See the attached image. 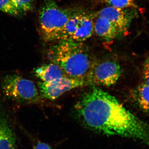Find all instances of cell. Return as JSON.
Masks as SVG:
<instances>
[{
    "label": "cell",
    "instance_id": "obj_1",
    "mask_svg": "<svg viewBox=\"0 0 149 149\" xmlns=\"http://www.w3.org/2000/svg\"><path fill=\"white\" fill-rule=\"evenodd\" d=\"M85 128L107 136L142 141L149 146V125L126 109L115 97L96 86L83 94L74 106Z\"/></svg>",
    "mask_w": 149,
    "mask_h": 149
},
{
    "label": "cell",
    "instance_id": "obj_2",
    "mask_svg": "<svg viewBox=\"0 0 149 149\" xmlns=\"http://www.w3.org/2000/svg\"><path fill=\"white\" fill-rule=\"evenodd\" d=\"M49 56L69 77L85 80L93 63L88 48L82 42L60 40L52 47Z\"/></svg>",
    "mask_w": 149,
    "mask_h": 149
},
{
    "label": "cell",
    "instance_id": "obj_3",
    "mask_svg": "<svg viewBox=\"0 0 149 149\" xmlns=\"http://www.w3.org/2000/svg\"><path fill=\"white\" fill-rule=\"evenodd\" d=\"M60 7L55 0H45L39 12L40 34L46 42L59 41L67 22L74 13Z\"/></svg>",
    "mask_w": 149,
    "mask_h": 149
},
{
    "label": "cell",
    "instance_id": "obj_4",
    "mask_svg": "<svg viewBox=\"0 0 149 149\" xmlns=\"http://www.w3.org/2000/svg\"><path fill=\"white\" fill-rule=\"evenodd\" d=\"M1 88L6 97L14 101L31 104L40 100L39 92L34 83L17 74H7L3 77Z\"/></svg>",
    "mask_w": 149,
    "mask_h": 149
},
{
    "label": "cell",
    "instance_id": "obj_5",
    "mask_svg": "<svg viewBox=\"0 0 149 149\" xmlns=\"http://www.w3.org/2000/svg\"><path fill=\"white\" fill-rule=\"evenodd\" d=\"M120 65L113 60H106L92 65L85 80L87 85L109 87L117 82L121 76Z\"/></svg>",
    "mask_w": 149,
    "mask_h": 149
},
{
    "label": "cell",
    "instance_id": "obj_6",
    "mask_svg": "<svg viewBox=\"0 0 149 149\" xmlns=\"http://www.w3.org/2000/svg\"><path fill=\"white\" fill-rule=\"evenodd\" d=\"M86 85L85 80L65 76L50 82L41 81L38 83V87L42 95L53 100L68 91Z\"/></svg>",
    "mask_w": 149,
    "mask_h": 149
},
{
    "label": "cell",
    "instance_id": "obj_7",
    "mask_svg": "<svg viewBox=\"0 0 149 149\" xmlns=\"http://www.w3.org/2000/svg\"><path fill=\"white\" fill-rule=\"evenodd\" d=\"M136 9L115 8L111 6L99 11L97 16L108 19L117 27L121 36L126 35L133 19L137 15Z\"/></svg>",
    "mask_w": 149,
    "mask_h": 149
},
{
    "label": "cell",
    "instance_id": "obj_8",
    "mask_svg": "<svg viewBox=\"0 0 149 149\" xmlns=\"http://www.w3.org/2000/svg\"><path fill=\"white\" fill-rule=\"evenodd\" d=\"M0 149H17L16 138L5 110L0 104Z\"/></svg>",
    "mask_w": 149,
    "mask_h": 149
},
{
    "label": "cell",
    "instance_id": "obj_9",
    "mask_svg": "<svg viewBox=\"0 0 149 149\" xmlns=\"http://www.w3.org/2000/svg\"><path fill=\"white\" fill-rule=\"evenodd\" d=\"M94 32L100 38L110 42L121 36L117 27L107 19L98 16L94 21Z\"/></svg>",
    "mask_w": 149,
    "mask_h": 149
},
{
    "label": "cell",
    "instance_id": "obj_10",
    "mask_svg": "<svg viewBox=\"0 0 149 149\" xmlns=\"http://www.w3.org/2000/svg\"><path fill=\"white\" fill-rule=\"evenodd\" d=\"M93 17L81 12L78 27L71 41L83 42L89 39L94 33Z\"/></svg>",
    "mask_w": 149,
    "mask_h": 149
},
{
    "label": "cell",
    "instance_id": "obj_11",
    "mask_svg": "<svg viewBox=\"0 0 149 149\" xmlns=\"http://www.w3.org/2000/svg\"><path fill=\"white\" fill-rule=\"evenodd\" d=\"M35 74L41 82L45 83L67 76L61 68L54 63L45 64L37 68L35 70Z\"/></svg>",
    "mask_w": 149,
    "mask_h": 149
},
{
    "label": "cell",
    "instance_id": "obj_12",
    "mask_svg": "<svg viewBox=\"0 0 149 149\" xmlns=\"http://www.w3.org/2000/svg\"><path fill=\"white\" fill-rule=\"evenodd\" d=\"M136 95L140 107L149 113V85L145 83L140 85L136 90Z\"/></svg>",
    "mask_w": 149,
    "mask_h": 149
},
{
    "label": "cell",
    "instance_id": "obj_13",
    "mask_svg": "<svg viewBox=\"0 0 149 149\" xmlns=\"http://www.w3.org/2000/svg\"><path fill=\"white\" fill-rule=\"evenodd\" d=\"M109 6L120 9L138 8V6L133 0H96Z\"/></svg>",
    "mask_w": 149,
    "mask_h": 149
},
{
    "label": "cell",
    "instance_id": "obj_14",
    "mask_svg": "<svg viewBox=\"0 0 149 149\" xmlns=\"http://www.w3.org/2000/svg\"><path fill=\"white\" fill-rule=\"evenodd\" d=\"M0 10L14 16H19L22 15L14 6L10 0H0Z\"/></svg>",
    "mask_w": 149,
    "mask_h": 149
},
{
    "label": "cell",
    "instance_id": "obj_15",
    "mask_svg": "<svg viewBox=\"0 0 149 149\" xmlns=\"http://www.w3.org/2000/svg\"><path fill=\"white\" fill-rule=\"evenodd\" d=\"M10 1L14 6L22 15L32 10V0H10Z\"/></svg>",
    "mask_w": 149,
    "mask_h": 149
},
{
    "label": "cell",
    "instance_id": "obj_16",
    "mask_svg": "<svg viewBox=\"0 0 149 149\" xmlns=\"http://www.w3.org/2000/svg\"><path fill=\"white\" fill-rule=\"evenodd\" d=\"M144 83L149 85V57L145 62L143 70Z\"/></svg>",
    "mask_w": 149,
    "mask_h": 149
},
{
    "label": "cell",
    "instance_id": "obj_17",
    "mask_svg": "<svg viewBox=\"0 0 149 149\" xmlns=\"http://www.w3.org/2000/svg\"><path fill=\"white\" fill-rule=\"evenodd\" d=\"M35 149H52L48 144L43 142H39L35 146Z\"/></svg>",
    "mask_w": 149,
    "mask_h": 149
}]
</instances>
